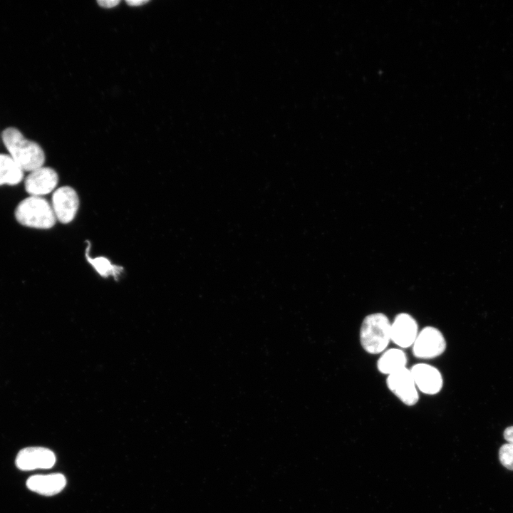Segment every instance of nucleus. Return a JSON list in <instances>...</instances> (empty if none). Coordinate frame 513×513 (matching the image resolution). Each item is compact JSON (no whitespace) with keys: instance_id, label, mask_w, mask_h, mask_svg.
<instances>
[{"instance_id":"3","label":"nucleus","mask_w":513,"mask_h":513,"mask_svg":"<svg viewBox=\"0 0 513 513\" xmlns=\"http://www.w3.org/2000/svg\"><path fill=\"white\" fill-rule=\"evenodd\" d=\"M15 217L21 224L37 229L51 228L56 219L52 206L39 196L23 200L16 208Z\"/></svg>"},{"instance_id":"11","label":"nucleus","mask_w":513,"mask_h":513,"mask_svg":"<svg viewBox=\"0 0 513 513\" xmlns=\"http://www.w3.org/2000/svg\"><path fill=\"white\" fill-rule=\"evenodd\" d=\"M66 480L62 474L37 475L26 481L27 487L33 492L46 496L59 493L66 486Z\"/></svg>"},{"instance_id":"5","label":"nucleus","mask_w":513,"mask_h":513,"mask_svg":"<svg viewBox=\"0 0 513 513\" xmlns=\"http://www.w3.org/2000/svg\"><path fill=\"white\" fill-rule=\"evenodd\" d=\"M386 385L403 404L413 406L418 403V390L411 371L407 367L387 375Z\"/></svg>"},{"instance_id":"15","label":"nucleus","mask_w":513,"mask_h":513,"mask_svg":"<svg viewBox=\"0 0 513 513\" xmlns=\"http://www.w3.org/2000/svg\"><path fill=\"white\" fill-rule=\"evenodd\" d=\"M499 458L504 467L513 470V444L503 445L499 451Z\"/></svg>"},{"instance_id":"14","label":"nucleus","mask_w":513,"mask_h":513,"mask_svg":"<svg viewBox=\"0 0 513 513\" xmlns=\"http://www.w3.org/2000/svg\"><path fill=\"white\" fill-rule=\"evenodd\" d=\"M87 259L89 263L95 268L98 273L104 277L110 275L116 276L123 270L122 267L113 265L110 261L105 257H97L92 259L89 256L88 252L86 253Z\"/></svg>"},{"instance_id":"6","label":"nucleus","mask_w":513,"mask_h":513,"mask_svg":"<svg viewBox=\"0 0 513 513\" xmlns=\"http://www.w3.org/2000/svg\"><path fill=\"white\" fill-rule=\"evenodd\" d=\"M418 390L425 395L439 393L443 387L442 375L436 367L425 363L414 364L410 368Z\"/></svg>"},{"instance_id":"13","label":"nucleus","mask_w":513,"mask_h":513,"mask_svg":"<svg viewBox=\"0 0 513 513\" xmlns=\"http://www.w3.org/2000/svg\"><path fill=\"white\" fill-rule=\"evenodd\" d=\"M24 178V170L9 155L0 154V185H16Z\"/></svg>"},{"instance_id":"17","label":"nucleus","mask_w":513,"mask_h":513,"mask_svg":"<svg viewBox=\"0 0 513 513\" xmlns=\"http://www.w3.org/2000/svg\"><path fill=\"white\" fill-rule=\"evenodd\" d=\"M504 437L508 443L513 444V426L508 427L504 431Z\"/></svg>"},{"instance_id":"8","label":"nucleus","mask_w":513,"mask_h":513,"mask_svg":"<svg viewBox=\"0 0 513 513\" xmlns=\"http://www.w3.org/2000/svg\"><path fill=\"white\" fill-rule=\"evenodd\" d=\"M56 462L55 454L49 449L30 447L19 451L16 458V467L24 471L48 469Z\"/></svg>"},{"instance_id":"18","label":"nucleus","mask_w":513,"mask_h":513,"mask_svg":"<svg viewBox=\"0 0 513 513\" xmlns=\"http://www.w3.org/2000/svg\"><path fill=\"white\" fill-rule=\"evenodd\" d=\"M127 4H128L130 6H140L141 4H144L148 2V1H144V0H129L126 1Z\"/></svg>"},{"instance_id":"7","label":"nucleus","mask_w":513,"mask_h":513,"mask_svg":"<svg viewBox=\"0 0 513 513\" xmlns=\"http://www.w3.org/2000/svg\"><path fill=\"white\" fill-rule=\"evenodd\" d=\"M78 205V197L72 187H61L53 192L52 208L59 222L62 223L71 222L76 214Z\"/></svg>"},{"instance_id":"10","label":"nucleus","mask_w":513,"mask_h":513,"mask_svg":"<svg viewBox=\"0 0 513 513\" xmlns=\"http://www.w3.org/2000/svg\"><path fill=\"white\" fill-rule=\"evenodd\" d=\"M58 182V174L53 169L41 167L30 172L25 180V189L31 196L41 197L51 192Z\"/></svg>"},{"instance_id":"2","label":"nucleus","mask_w":513,"mask_h":513,"mask_svg":"<svg viewBox=\"0 0 513 513\" xmlns=\"http://www.w3.org/2000/svg\"><path fill=\"white\" fill-rule=\"evenodd\" d=\"M363 349L370 354L382 353L391 341V322L383 313H373L365 316L359 332Z\"/></svg>"},{"instance_id":"4","label":"nucleus","mask_w":513,"mask_h":513,"mask_svg":"<svg viewBox=\"0 0 513 513\" xmlns=\"http://www.w3.org/2000/svg\"><path fill=\"white\" fill-rule=\"evenodd\" d=\"M446 340L436 327L428 326L419 333L413 346V354L420 359H432L441 356L446 349Z\"/></svg>"},{"instance_id":"16","label":"nucleus","mask_w":513,"mask_h":513,"mask_svg":"<svg viewBox=\"0 0 513 513\" xmlns=\"http://www.w3.org/2000/svg\"><path fill=\"white\" fill-rule=\"evenodd\" d=\"M119 3H120V1H118V0H108V1L101 0V1H98V4L100 6L104 7V8H112V7H114V6H115L116 5H118Z\"/></svg>"},{"instance_id":"12","label":"nucleus","mask_w":513,"mask_h":513,"mask_svg":"<svg viewBox=\"0 0 513 513\" xmlns=\"http://www.w3.org/2000/svg\"><path fill=\"white\" fill-rule=\"evenodd\" d=\"M408 358L401 348H393L383 351L377 361L378 371L385 375H390L406 367Z\"/></svg>"},{"instance_id":"9","label":"nucleus","mask_w":513,"mask_h":513,"mask_svg":"<svg viewBox=\"0 0 513 513\" xmlns=\"http://www.w3.org/2000/svg\"><path fill=\"white\" fill-rule=\"evenodd\" d=\"M418 333L416 319L408 313L398 314L391 323V341L401 349L412 347Z\"/></svg>"},{"instance_id":"1","label":"nucleus","mask_w":513,"mask_h":513,"mask_svg":"<svg viewBox=\"0 0 513 513\" xmlns=\"http://www.w3.org/2000/svg\"><path fill=\"white\" fill-rule=\"evenodd\" d=\"M1 136L10 157L24 171L31 172L43 167L45 155L38 144L26 139L15 128L5 129Z\"/></svg>"}]
</instances>
